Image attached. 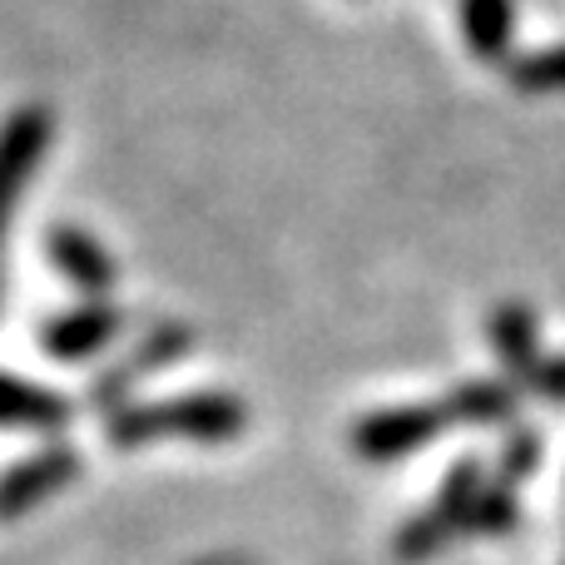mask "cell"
Here are the masks:
<instances>
[{"label": "cell", "instance_id": "cell-1", "mask_svg": "<svg viewBox=\"0 0 565 565\" xmlns=\"http://www.w3.org/2000/svg\"><path fill=\"white\" fill-rule=\"evenodd\" d=\"M248 422V407L234 392H194V397H169V402H139V407H119L109 417L105 437L109 447H149V441H234Z\"/></svg>", "mask_w": 565, "mask_h": 565}, {"label": "cell", "instance_id": "cell-2", "mask_svg": "<svg viewBox=\"0 0 565 565\" xmlns=\"http://www.w3.org/2000/svg\"><path fill=\"white\" fill-rule=\"evenodd\" d=\"M447 427H451L447 407H427V402H417V407H382L352 427V451L362 461H402L412 451L431 447Z\"/></svg>", "mask_w": 565, "mask_h": 565}, {"label": "cell", "instance_id": "cell-3", "mask_svg": "<svg viewBox=\"0 0 565 565\" xmlns=\"http://www.w3.org/2000/svg\"><path fill=\"white\" fill-rule=\"evenodd\" d=\"M50 135H55V119H50L45 105H20L0 125V244H6L10 214L20 204V189L35 179L40 159H45Z\"/></svg>", "mask_w": 565, "mask_h": 565}, {"label": "cell", "instance_id": "cell-4", "mask_svg": "<svg viewBox=\"0 0 565 565\" xmlns=\"http://www.w3.org/2000/svg\"><path fill=\"white\" fill-rule=\"evenodd\" d=\"M75 471H79V457L70 447H45L30 461H15V467L0 477V521L25 516L30 507H40V501L55 497L60 487H70Z\"/></svg>", "mask_w": 565, "mask_h": 565}, {"label": "cell", "instance_id": "cell-5", "mask_svg": "<svg viewBox=\"0 0 565 565\" xmlns=\"http://www.w3.org/2000/svg\"><path fill=\"white\" fill-rule=\"evenodd\" d=\"M119 328H125V312H119L115 302H85V308H75V312L50 318L40 342H45V352L55 362H85V358H95L99 348H109V342L119 338Z\"/></svg>", "mask_w": 565, "mask_h": 565}, {"label": "cell", "instance_id": "cell-6", "mask_svg": "<svg viewBox=\"0 0 565 565\" xmlns=\"http://www.w3.org/2000/svg\"><path fill=\"white\" fill-rule=\"evenodd\" d=\"M487 338H491V348H497L501 372H507L516 387H526V382L536 377V367L546 362L541 358L536 312H531L526 302H497L491 318H487Z\"/></svg>", "mask_w": 565, "mask_h": 565}, {"label": "cell", "instance_id": "cell-7", "mask_svg": "<svg viewBox=\"0 0 565 565\" xmlns=\"http://www.w3.org/2000/svg\"><path fill=\"white\" fill-rule=\"evenodd\" d=\"M50 258H55L60 274L75 282L79 292H89V298H109L115 282H119L115 258L99 248V238H89L85 228H75V224L50 228Z\"/></svg>", "mask_w": 565, "mask_h": 565}, {"label": "cell", "instance_id": "cell-8", "mask_svg": "<svg viewBox=\"0 0 565 565\" xmlns=\"http://www.w3.org/2000/svg\"><path fill=\"white\" fill-rule=\"evenodd\" d=\"M457 20L481 65H507L516 45V0H457Z\"/></svg>", "mask_w": 565, "mask_h": 565}, {"label": "cell", "instance_id": "cell-9", "mask_svg": "<svg viewBox=\"0 0 565 565\" xmlns=\"http://www.w3.org/2000/svg\"><path fill=\"white\" fill-rule=\"evenodd\" d=\"M70 422V402L50 387L20 382L10 372H0V427H65Z\"/></svg>", "mask_w": 565, "mask_h": 565}, {"label": "cell", "instance_id": "cell-10", "mask_svg": "<svg viewBox=\"0 0 565 565\" xmlns=\"http://www.w3.org/2000/svg\"><path fill=\"white\" fill-rule=\"evenodd\" d=\"M516 407H521V387L511 377L467 382V387H457L447 402L451 422H467V427H507V422H516Z\"/></svg>", "mask_w": 565, "mask_h": 565}, {"label": "cell", "instance_id": "cell-11", "mask_svg": "<svg viewBox=\"0 0 565 565\" xmlns=\"http://www.w3.org/2000/svg\"><path fill=\"white\" fill-rule=\"evenodd\" d=\"M184 348H194V332H189V328H159L154 338H149L145 348L135 352V362H129V367H119V372H109V377L95 382V407H105V402H119V392H129L139 377H145V372L169 367V362H174Z\"/></svg>", "mask_w": 565, "mask_h": 565}, {"label": "cell", "instance_id": "cell-12", "mask_svg": "<svg viewBox=\"0 0 565 565\" xmlns=\"http://www.w3.org/2000/svg\"><path fill=\"white\" fill-rule=\"evenodd\" d=\"M461 536V526L447 516V511H422V516H412L407 526L397 531V561L402 565H422V561H431V556H441V551L451 546V541Z\"/></svg>", "mask_w": 565, "mask_h": 565}, {"label": "cell", "instance_id": "cell-13", "mask_svg": "<svg viewBox=\"0 0 565 565\" xmlns=\"http://www.w3.org/2000/svg\"><path fill=\"white\" fill-rule=\"evenodd\" d=\"M507 79H511V89H521V95H565V45L531 50V55L511 60Z\"/></svg>", "mask_w": 565, "mask_h": 565}, {"label": "cell", "instance_id": "cell-14", "mask_svg": "<svg viewBox=\"0 0 565 565\" xmlns=\"http://www.w3.org/2000/svg\"><path fill=\"white\" fill-rule=\"evenodd\" d=\"M516 521H521L516 487L491 481V487H481L477 507H471V516H467V536H507V531H516Z\"/></svg>", "mask_w": 565, "mask_h": 565}, {"label": "cell", "instance_id": "cell-15", "mask_svg": "<svg viewBox=\"0 0 565 565\" xmlns=\"http://www.w3.org/2000/svg\"><path fill=\"white\" fill-rule=\"evenodd\" d=\"M541 457H546V447H541V437L531 427H511V437H507V447H501V487H521L526 477H536V467H541Z\"/></svg>", "mask_w": 565, "mask_h": 565}, {"label": "cell", "instance_id": "cell-16", "mask_svg": "<svg viewBox=\"0 0 565 565\" xmlns=\"http://www.w3.org/2000/svg\"><path fill=\"white\" fill-rule=\"evenodd\" d=\"M526 392H536L541 402H551V407H565V352L561 358H546L536 367V377L526 382Z\"/></svg>", "mask_w": 565, "mask_h": 565}]
</instances>
